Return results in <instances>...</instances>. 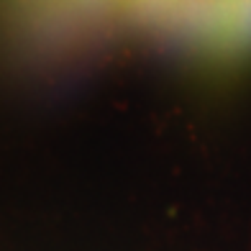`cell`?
Returning a JSON list of instances; mask_svg holds the SVG:
<instances>
[{
    "label": "cell",
    "instance_id": "1",
    "mask_svg": "<svg viewBox=\"0 0 251 251\" xmlns=\"http://www.w3.org/2000/svg\"><path fill=\"white\" fill-rule=\"evenodd\" d=\"M213 13L226 39L251 47V0H213Z\"/></svg>",
    "mask_w": 251,
    "mask_h": 251
}]
</instances>
